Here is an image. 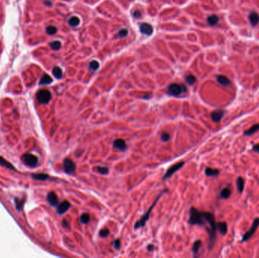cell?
<instances>
[{
    "label": "cell",
    "mask_w": 259,
    "mask_h": 258,
    "mask_svg": "<svg viewBox=\"0 0 259 258\" xmlns=\"http://www.w3.org/2000/svg\"><path fill=\"white\" fill-rule=\"evenodd\" d=\"M203 219L209 224L210 230H208L209 233V245L208 248L211 250L214 245V242L216 240V231H217V223L215 222L214 216L213 213H209V212H202Z\"/></svg>",
    "instance_id": "1"
},
{
    "label": "cell",
    "mask_w": 259,
    "mask_h": 258,
    "mask_svg": "<svg viewBox=\"0 0 259 258\" xmlns=\"http://www.w3.org/2000/svg\"><path fill=\"white\" fill-rule=\"evenodd\" d=\"M167 192V190H164L163 192H162V193H161L160 195H159L157 197V198H156V199H155V201L154 203H153V204H152V206L149 207V209H148V210H147L146 213H144L143 216H142V217L140 218V219H139V220H138L137 222H136V223L135 224V226H134V229H135V230H137V229L141 228V227H143L145 225V223H146V222H147V221H148V219H149V215H150V213H151V212H152V208L155 207V206L156 203H157L158 201V200L160 199V198H161V197H162V195H163L164 193H165V192Z\"/></svg>",
    "instance_id": "2"
},
{
    "label": "cell",
    "mask_w": 259,
    "mask_h": 258,
    "mask_svg": "<svg viewBox=\"0 0 259 258\" xmlns=\"http://www.w3.org/2000/svg\"><path fill=\"white\" fill-rule=\"evenodd\" d=\"M189 223L191 225H204V219L202 212L199 211L195 207H191Z\"/></svg>",
    "instance_id": "3"
},
{
    "label": "cell",
    "mask_w": 259,
    "mask_h": 258,
    "mask_svg": "<svg viewBox=\"0 0 259 258\" xmlns=\"http://www.w3.org/2000/svg\"><path fill=\"white\" fill-rule=\"evenodd\" d=\"M186 91L187 89L186 86L177 84V83H172L168 88V93L173 96H179L182 93L186 92Z\"/></svg>",
    "instance_id": "4"
},
{
    "label": "cell",
    "mask_w": 259,
    "mask_h": 258,
    "mask_svg": "<svg viewBox=\"0 0 259 258\" xmlns=\"http://www.w3.org/2000/svg\"><path fill=\"white\" fill-rule=\"evenodd\" d=\"M258 226H259V218H255V219L253 220V223H252V226H251L250 230H248V231L245 233L244 236H243L242 242H246V241L249 240V239L252 238V236L255 233Z\"/></svg>",
    "instance_id": "5"
},
{
    "label": "cell",
    "mask_w": 259,
    "mask_h": 258,
    "mask_svg": "<svg viewBox=\"0 0 259 258\" xmlns=\"http://www.w3.org/2000/svg\"><path fill=\"white\" fill-rule=\"evenodd\" d=\"M22 160L26 165L29 167H33L37 165L38 164V158L35 155H31V154H24L22 156Z\"/></svg>",
    "instance_id": "6"
},
{
    "label": "cell",
    "mask_w": 259,
    "mask_h": 258,
    "mask_svg": "<svg viewBox=\"0 0 259 258\" xmlns=\"http://www.w3.org/2000/svg\"><path fill=\"white\" fill-rule=\"evenodd\" d=\"M37 99L40 103L47 104L50 101L52 97L51 92L47 89H42L38 92Z\"/></svg>",
    "instance_id": "7"
},
{
    "label": "cell",
    "mask_w": 259,
    "mask_h": 258,
    "mask_svg": "<svg viewBox=\"0 0 259 258\" xmlns=\"http://www.w3.org/2000/svg\"><path fill=\"white\" fill-rule=\"evenodd\" d=\"M64 171L67 174H71L76 170V165L71 159L66 158L63 162Z\"/></svg>",
    "instance_id": "8"
},
{
    "label": "cell",
    "mask_w": 259,
    "mask_h": 258,
    "mask_svg": "<svg viewBox=\"0 0 259 258\" xmlns=\"http://www.w3.org/2000/svg\"><path fill=\"white\" fill-rule=\"evenodd\" d=\"M184 164V162H179L177 163V164H174V165L171 166V167L167 170L166 173H165V176H164L163 177V179H168L172 176L174 174V173L177 172V170H180V169H181V167H183Z\"/></svg>",
    "instance_id": "9"
},
{
    "label": "cell",
    "mask_w": 259,
    "mask_h": 258,
    "mask_svg": "<svg viewBox=\"0 0 259 258\" xmlns=\"http://www.w3.org/2000/svg\"><path fill=\"white\" fill-rule=\"evenodd\" d=\"M225 114V111L222 109H218V110H214L211 112V118L215 123H218L221 120V119L223 118V117Z\"/></svg>",
    "instance_id": "10"
},
{
    "label": "cell",
    "mask_w": 259,
    "mask_h": 258,
    "mask_svg": "<svg viewBox=\"0 0 259 258\" xmlns=\"http://www.w3.org/2000/svg\"><path fill=\"white\" fill-rule=\"evenodd\" d=\"M139 30L144 35H147V36H150L152 35L153 32V28L150 24H146V23H142L139 26Z\"/></svg>",
    "instance_id": "11"
},
{
    "label": "cell",
    "mask_w": 259,
    "mask_h": 258,
    "mask_svg": "<svg viewBox=\"0 0 259 258\" xmlns=\"http://www.w3.org/2000/svg\"><path fill=\"white\" fill-rule=\"evenodd\" d=\"M113 146L115 149H118V150L122 151H126L127 149V145L125 143L124 140H123L122 139H117L114 140L113 142Z\"/></svg>",
    "instance_id": "12"
},
{
    "label": "cell",
    "mask_w": 259,
    "mask_h": 258,
    "mask_svg": "<svg viewBox=\"0 0 259 258\" xmlns=\"http://www.w3.org/2000/svg\"><path fill=\"white\" fill-rule=\"evenodd\" d=\"M70 204L68 201H63V202L59 204V206H58L57 207L58 213H59V214H63V213H65V212L67 211V210L70 208Z\"/></svg>",
    "instance_id": "13"
},
{
    "label": "cell",
    "mask_w": 259,
    "mask_h": 258,
    "mask_svg": "<svg viewBox=\"0 0 259 258\" xmlns=\"http://www.w3.org/2000/svg\"><path fill=\"white\" fill-rule=\"evenodd\" d=\"M217 81L220 83V85L224 86H229L231 85V82L227 77H226L225 76L219 75L217 77Z\"/></svg>",
    "instance_id": "14"
},
{
    "label": "cell",
    "mask_w": 259,
    "mask_h": 258,
    "mask_svg": "<svg viewBox=\"0 0 259 258\" xmlns=\"http://www.w3.org/2000/svg\"><path fill=\"white\" fill-rule=\"evenodd\" d=\"M47 200H48L49 203L53 206L57 205L58 202H59L57 195H56L54 192H50V193H49L48 196H47Z\"/></svg>",
    "instance_id": "15"
},
{
    "label": "cell",
    "mask_w": 259,
    "mask_h": 258,
    "mask_svg": "<svg viewBox=\"0 0 259 258\" xmlns=\"http://www.w3.org/2000/svg\"><path fill=\"white\" fill-rule=\"evenodd\" d=\"M217 230L221 235H225L227 233V224L225 222H219L217 223Z\"/></svg>",
    "instance_id": "16"
},
{
    "label": "cell",
    "mask_w": 259,
    "mask_h": 258,
    "mask_svg": "<svg viewBox=\"0 0 259 258\" xmlns=\"http://www.w3.org/2000/svg\"><path fill=\"white\" fill-rule=\"evenodd\" d=\"M237 190L240 193H243L245 187V180L243 177H238L237 179Z\"/></svg>",
    "instance_id": "17"
},
{
    "label": "cell",
    "mask_w": 259,
    "mask_h": 258,
    "mask_svg": "<svg viewBox=\"0 0 259 258\" xmlns=\"http://www.w3.org/2000/svg\"><path fill=\"white\" fill-rule=\"evenodd\" d=\"M205 175L207 176H217L220 173V170H217V169H213L210 168V167H207L205 169Z\"/></svg>",
    "instance_id": "18"
},
{
    "label": "cell",
    "mask_w": 259,
    "mask_h": 258,
    "mask_svg": "<svg viewBox=\"0 0 259 258\" xmlns=\"http://www.w3.org/2000/svg\"><path fill=\"white\" fill-rule=\"evenodd\" d=\"M259 130V123H257V124L253 125L252 126H251L250 128H249V129H247V130H246L244 132V135L245 136H252L253 135L254 133H255V132H257V131Z\"/></svg>",
    "instance_id": "19"
},
{
    "label": "cell",
    "mask_w": 259,
    "mask_h": 258,
    "mask_svg": "<svg viewBox=\"0 0 259 258\" xmlns=\"http://www.w3.org/2000/svg\"><path fill=\"white\" fill-rule=\"evenodd\" d=\"M249 21H250L251 24L253 26L257 25V24L259 22V15L256 12H252L249 15Z\"/></svg>",
    "instance_id": "20"
},
{
    "label": "cell",
    "mask_w": 259,
    "mask_h": 258,
    "mask_svg": "<svg viewBox=\"0 0 259 258\" xmlns=\"http://www.w3.org/2000/svg\"><path fill=\"white\" fill-rule=\"evenodd\" d=\"M53 82V79L47 74H44L39 81V85H48Z\"/></svg>",
    "instance_id": "21"
},
{
    "label": "cell",
    "mask_w": 259,
    "mask_h": 258,
    "mask_svg": "<svg viewBox=\"0 0 259 258\" xmlns=\"http://www.w3.org/2000/svg\"><path fill=\"white\" fill-rule=\"evenodd\" d=\"M231 195V191L229 188H223L220 192V198L223 199H227Z\"/></svg>",
    "instance_id": "22"
},
{
    "label": "cell",
    "mask_w": 259,
    "mask_h": 258,
    "mask_svg": "<svg viewBox=\"0 0 259 258\" xmlns=\"http://www.w3.org/2000/svg\"><path fill=\"white\" fill-rule=\"evenodd\" d=\"M207 21H208V24H209L210 26H214L218 23L219 18L217 16H216V15H213L208 17Z\"/></svg>",
    "instance_id": "23"
},
{
    "label": "cell",
    "mask_w": 259,
    "mask_h": 258,
    "mask_svg": "<svg viewBox=\"0 0 259 258\" xmlns=\"http://www.w3.org/2000/svg\"><path fill=\"white\" fill-rule=\"evenodd\" d=\"M53 74L54 75V77L57 79H61L62 77V76H63L62 69H61L60 68H59V67H56V68H53Z\"/></svg>",
    "instance_id": "24"
},
{
    "label": "cell",
    "mask_w": 259,
    "mask_h": 258,
    "mask_svg": "<svg viewBox=\"0 0 259 258\" xmlns=\"http://www.w3.org/2000/svg\"><path fill=\"white\" fill-rule=\"evenodd\" d=\"M80 23V21L79 18L75 16L71 17L68 21L69 25L71 26V27H77V26L79 25Z\"/></svg>",
    "instance_id": "25"
},
{
    "label": "cell",
    "mask_w": 259,
    "mask_h": 258,
    "mask_svg": "<svg viewBox=\"0 0 259 258\" xmlns=\"http://www.w3.org/2000/svg\"><path fill=\"white\" fill-rule=\"evenodd\" d=\"M32 176H33V178L34 179L36 180H46L48 179L49 176L45 173H36L33 174Z\"/></svg>",
    "instance_id": "26"
},
{
    "label": "cell",
    "mask_w": 259,
    "mask_h": 258,
    "mask_svg": "<svg viewBox=\"0 0 259 258\" xmlns=\"http://www.w3.org/2000/svg\"><path fill=\"white\" fill-rule=\"evenodd\" d=\"M201 245H202V242L200 240H197L194 242L193 245L192 251L194 254H197L199 252V250L200 248Z\"/></svg>",
    "instance_id": "27"
},
{
    "label": "cell",
    "mask_w": 259,
    "mask_h": 258,
    "mask_svg": "<svg viewBox=\"0 0 259 258\" xmlns=\"http://www.w3.org/2000/svg\"><path fill=\"white\" fill-rule=\"evenodd\" d=\"M80 222L82 223L87 224L90 222V216L88 213H83V214L80 216Z\"/></svg>",
    "instance_id": "28"
},
{
    "label": "cell",
    "mask_w": 259,
    "mask_h": 258,
    "mask_svg": "<svg viewBox=\"0 0 259 258\" xmlns=\"http://www.w3.org/2000/svg\"><path fill=\"white\" fill-rule=\"evenodd\" d=\"M89 68L92 71H96V70L99 69V63L96 61H92L90 62V63L89 64Z\"/></svg>",
    "instance_id": "29"
},
{
    "label": "cell",
    "mask_w": 259,
    "mask_h": 258,
    "mask_svg": "<svg viewBox=\"0 0 259 258\" xmlns=\"http://www.w3.org/2000/svg\"><path fill=\"white\" fill-rule=\"evenodd\" d=\"M185 80H186V82L188 83V84L193 85V84H194L195 83H196V79L193 75H191V74H189V75L186 76V77H185Z\"/></svg>",
    "instance_id": "30"
},
{
    "label": "cell",
    "mask_w": 259,
    "mask_h": 258,
    "mask_svg": "<svg viewBox=\"0 0 259 258\" xmlns=\"http://www.w3.org/2000/svg\"><path fill=\"white\" fill-rule=\"evenodd\" d=\"M0 164H1L2 166H4V167H7V168L14 169L13 166H12V164H10V163L8 162L7 161H5V160L4 158H2V157H0Z\"/></svg>",
    "instance_id": "31"
},
{
    "label": "cell",
    "mask_w": 259,
    "mask_h": 258,
    "mask_svg": "<svg viewBox=\"0 0 259 258\" xmlns=\"http://www.w3.org/2000/svg\"><path fill=\"white\" fill-rule=\"evenodd\" d=\"M61 45H62V44L59 41H54V42H52L50 43V47L53 50H59L61 48Z\"/></svg>",
    "instance_id": "32"
},
{
    "label": "cell",
    "mask_w": 259,
    "mask_h": 258,
    "mask_svg": "<svg viewBox=\"0 0 259 258\" xmlns=\"http://www.w3.org/2000/svg\"><path fill=\"white\" fill-rule=\"evenodd\" d=\"M108 234H109V230H108V229L105 228V229H102V230H100V232H99V236L102 238H105L107 237V236H108Z\"/></svg>",
    "instance_id": "33"
},
{
    "label": "cell",
    "mask_w": 259,
    "mask_h": 258,
    "mask_svg": "<svg viewBox=\"0 0 259 258\" xmlns=\"http://www.w3.org/2000/svg\"><path fill=\"white\" fill-rule=\"evenodd\" d=\"M161 139L163 142H168L169 141L170 139H171V136L168 132H162V135H161Z\"/></svg>",
    "instance_id": "34"
},
{
    "label": "cell",
    "mask_w": 259,
    "mask_h": 258,
    "mask_svg": "<svg viewBox=\"0 0 259 258\" xmlns=\"http://www.w3.org/2000/svg\"><path fill=\"white\" fill-rule=\"evenodd\" d=\"M46 32L49 35H53L57 32V29L55 27H53V26H49V27H48L46 28Z\"/></svg>",
    "instance_id": "35"
},
{
    "label": "cell",
    "mask_w": 259,
    "mask_h": 258,
    "mask_svg": "<svg viewBox=\"0 0 259 258\" xmlns=\"http://www.w3.org/2000/svg\"><path fill=\"white\" fill-rule=\"evenodd\" d=\"M97 170L101 174H107L109 171V170H108L107 167H97Z\"/></svg>",
    "instance_id": "36"
},
{
    "label": "cell",
    "mask_w": 259,
    "mask_h": 258,
    "mask_svg": "<svg viewBox=\"0 0 259 258\" xmlns=\"http://www.w3.org/2000/svg\"><path fill=\"white\" fill-rule=\"evenodd\" d=\"M128 30H127V29H121V30H119L118 32V36H120L121 38L125 37V36H128Z\"/></svg>",
    "instance_id": "37"
},
{
    "label": "cell",
    "mask_w": 259,
    "mask_h": 258,
    "mask_svg": "<svg viewBox=\"0 0 259 258\" xmlns=\"http://www.w3.org/2000/svg\"><path fill=\"white\" fill-rule=\"evenodd\" d=\"M113 245H114V247L115 249L118 250L119 248H121V241L119 240V239H115V240L114 241V242H113Z\"/></svg>",
    "instance_id": "38"
},
{
    "label": "cell",
    "mask_w": 259,
    "mask_h": 258,
    "mask_svg": "<svg viewBox=\"0 0 259 258\" xmlns=\"http://www.w3.org/2000/svg\"><path fill=\"white\" fill-rule=\"evenodd\" d=\"M252 150H253L255 152L259 153V144L254 145L253 147H252Z\"/></svg>",
    "instance_id": "39"
},
{
    "label": "cell",
    "mask_w": 259,
    "mask_h": 258,
    "mask_svg": "<svg viewBox=\"0 0 259 258\" xmlns=\"http://www.w3.org/2000/svg\"><path fill=\"white\" fill-rule=\"evenodd\" d=\"M140 15H141V14H140V12H139V11H135L134 12H133V16L134 17H136V18H139V17H140Z\"/></svg>",
    "instance_id": "40"
},
{
    "label": "cell",
    "mask_w": 259,
    "mask_h": 258,
    "mask_svg": "<svg viewBox=\"0 0 259 258\" xmlns=\"http://www.w3.org/2000/svg\"><path fill=\"white\" fill-rule=\"evenodd\" d=\"M147 249H148V251H152L153 250H154V246H153L152 245H148V247H147Z\"/></svg>",
    "instance_id": "41"
},
{
    "label": "cell",
    "mask_w": 259,
    "mask_h": 258,
    "mask_svg": "<svg viewBox=\"0 0 259 258\" xmlns=\"http://www.w3.org/2000/svg\"><path fill=\"white\" fill-rule=\"evenodd\" d=\"M63 223H64V226H68V225H67V221L65 220V219H64L63 220Z\"/></svg>",
    "instance_id": "42"
}]
</instances>
